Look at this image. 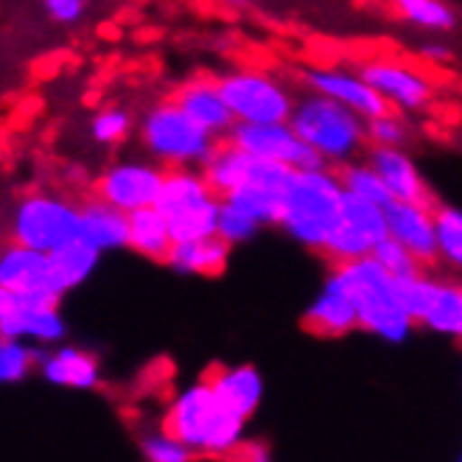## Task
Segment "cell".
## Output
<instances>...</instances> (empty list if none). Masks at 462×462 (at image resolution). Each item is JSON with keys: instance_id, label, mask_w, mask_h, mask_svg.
Here are the masks:
<instances>
[{"instance_id": "cell-1", "label": "cell", "mask_w": 462, "mask_h": 462, "mask_svg": "<svg viewBox=\"0 0 462 462\" xmlns=\"http://www.w3.org/2000/svg\"><path fill=\"white\" fill-rule=\"evenodd\" d=\"M345 185L334 166L291 169L283 185V233L306 250L325 253L339 222Z\"/></svg>"}, {"instance_id": "cell-2", "label": "cell", "mask_w": 462, "mask_h": 462, "mask_svg": "<svg viewBox=\"0 0 462 462\" xmlns=\"http://www.w3.org/2000/svg\"><path fill=\"white\" fill-rule=\"evenodd\" d=\"M244 426L247 420L233 415L227 406L216 398L208 375L188 384L169 403L162 429L171 431L194 454L205 457H227L241 448Z\"/></svg>"}, {"instance_id": "cell-3", "label": "cell", "mask_w": 462, "mask_h": 462, "mask_svg": "<svg viewBox=\"0 0 462 462\" xmlns=\"http://www.w3.org/2000/svg\"><path fill=\"white\" fill-rule=\"evenodd\" d=\"M342 278L347 294L353 297L359 311V328L384 339L390 345H401L412 337L415 319L406 314L401 297H398V281L393 272H387L373 255L342 261L334 266Z\"/></svg>"}, {"instance_id": "cell-4", "label": "cell", "mask_w": 462, "mask_h": 462, "mask_svg": "<svg viewBox=\"0 0 462 462\" xmlns=\"http://www.w3.org/2000/svg\"><path fill=\"white\" fill-rule=\"evenodd\" d=\"M138 141L162 169H202L222 141L205 132L174 98L149 104L138 118Z\"/></svg>"}, {"instance_id": "cell-5", "label": "cell", "mask_w": 462, "mask_h": 462, "mask_svg": "<svg viewBox=\"0 0 462 462\" xmlns=\"http://www.w3.org/2000/svg\"><path fill=\"white\" fill-rule=\"evenodd\" d=\"M289 124L328 166L342 169L367 146V121L345 104L314 90H306L294 101Z\"/></svg>"}, {"instance_id": "cell-6", "label": "cell", "mask_w": 462, "mask_h": 462, "mask_svg": "<svg viewBox=\"0 0 462 462\" xmlns=\"http://www.w3.org/2000/svg\"><path fill=\"white\" fill-rule=\"evenodd\" d=\"M79 225L81 205L51 191L20 194L6 213L9 241L40 253H57L68 241L79 238Z\"/></svg>"}, {"instance_id": "cell-7", "label": "cell", "mask_w": 462, "mask_h": 462, "mask_svg": "<svg viewBox=\"0 0 462 462\" xmlns=\"http://www.w3.org/2000/svg\"><path fill=\"white\" fill-rule=\"evenodd\" d=\"M154 208L169 219L174 241H199L219 233L222 197L208 185L202 169H169Z\"/></svg>"}, {"instance_id": "cell-8", "label": "cell", "mask_w": 462, "mask_h": 462, "mask_svg": "<svg viewBox=\"0 0 462 462\" xmlns=\"http://www.w3.org/2000/svg\"><path fill=\"white\" fill-rule=\"evenodd\" d=\"M68 294L51 253H40L9 241L0 253V306L34 309L60 306Z\"/></svg>"}, {"instance_id": "cell-9", "label": "cell", "mask_w": 462, "mask_h": 462, "mask_svg": "<svg viewBox=\"0 0 462 462\" xmlns=\"http://www.w3.org/2000/svg\"><path fill=\"white\" fill-rule=\"evenodd\" d=\"M216 79L236 124H283L291 118L297 98L278 76L261 68H233Z\"/></svg>"}, {"instance_id": "cell-10", "label": "cell", "mask_w": 462, "mask_h": 462, "mask_svg": "<svg viewBox=\"0 0 462 462\" xmlns=\"http://www.w3.org/2000/svg\"><path fill=\"white\" fill-rule=\"evenodd\" d=\"M169 169L152 157H121L110 162L96 180V197L121 208L124 213L154 208Z\"/></svg>"}, {"instance_id": "cell-11", "label": "cell", "mask_w": 462, "mask_h": 462, "mask_svg": "<svg viewBox=\"0 0 462 462\" xmlns=\"http://www.w3.org/2000/svg\"><path fill=\"white\" fill-rule=\"evenodd\" d=\"M387 236V208L345 191L339 222L331 233L328 247H325V255L334 263L367 258L373 255L375 244L384 241Z\"/></svg>"}, {"instance_id": "cell-12", "label": "cell", "mask_w": 462, "mask_h": 462, "mask_svg": "<svg viewBox=\"0 0 462 462\" xmlns=\"http://www.w3.org/2000/svg\"><path fill=\"white\" fill-rule=\"evenodd\" d=\"M202 174L208 185L219 197L233 194L241 185H269V188H283L291 169L275 160L253 157L247 152H241L230 141H222L210 154V160L202 166Z\"/></svg>"}, {"instance_id": "cell-13", "label": "cell", "mask_w": 462, "mask_h": 462, "mask_svg": "<svg viewBox=\"0 0 462 462\" xmlns=\"http://www.w3.org/2000/svg\"><path fill=\"white\" fill-rule=\"evenodd\" d=\"M225 141L238 146L253 157L275 160L289 169H319L328 166L300 134L291 129L289 121L283 124H236Z\"/></svg>"}, {"instance_id": "cell-14", "label": "cell", "mask_w": 462, "mask_h": 462, "mask_svg": "<svg viewBox=\"0 0 462 462\" xmlns=\"http://www.w3.org/2000/svg\"><path fill=\"white\" fill-rule=\"evenodd\" d=\"M359 73L398 113H418L434 96V81L415 65L401 60H370L359 68Z\"/></svg>"}, {"instance_id": "cell-15", "label": "cell", "mask_w": 462, "mask_h": 462, "mask_svg": "<svg viewBox=\"0 0 462 462\" xmlns=\"http://www.w3.org/2000/svg\"><path fill=\"white\" fill-rule=\"evenodd\" d=\"M303 81L306 88L328 96L339 104H345L347 110L359 113L365 121L384 116L393 106L375 93V88L359 73V70H347V68H328V65H314L303 70Z\"/></svg>"}, {"instance_id": "cell-16", "label": "cell", "mask_w": 462, "mask_h": 462, "mask_svg": "<svg viewBox=\"0 0 462 462\" xmlns=\"http://www.w3.org/2000/svg\"><path fill=\"white\" fill-rule=\"evenodd\" d=\"M387 233L410 250L420 266L438 263V225H434L431 202H403L387 205Z\"/></svg>"}, {"instance_id": "cell-17", "label": "cell", "mask_w": 462, "mask_h": 462, "mask_svg": "<svg viewBox=\"0 0 462 462\" xmlns=\"http://www.w3.org/2000/svg\"><path fill=\"white\" fill-rule=\"evenodd\" d=\"M182 110L191 116L205 132H210L213 138L225 141L230 129L236 126V116L230 110V104L219 88V79L210 76H191L188 81L174 90L171 96Z\"/></svg>"}, {"instance_id": "cell-18", "label": "cell", "mask_w": 462, "mask_h": 462, "mask_svg": "<svg viewBox=\"0 0 462 462\" xmlns=\"http://www.w3.org/2000/svg\"><path fill=\"white\" fill-rule=\"evenodd\" d=\"M303 325L311 334H319V337H345L359 328L356 303H353V297L347 294L342 278L337 275V269H331L328 275H325L322 289L317 291V297L303 314Z\"/></svg>"}, {"instance_id": "cell-19", "label": "cell", "mask_w": 462, "mask_h": 462, "mask_svg": "<svg viewBox=\"0 0 462 462\" xmlns=\"http://www.w3.org/2000/svg\"><path fill=\"white\" fill-rule=\"evenodd\" d=\"M365 160L378 171V177L384 180L390 188V194L403 202H431L429 185L418 169V162L406 149L395 146H370Z\"/></svg>"}, {"instance_id": "cell-20", "label": "cell", "mask_w": 462, "mask_h": 462, "mask_svg": "<svg viewBox=\"0 0 462 462\" xmlns=\"http://www.w3.org/2000/svg\"><path fill=\"white\" fill-rule=\"evenodd\" d=\"M40 375L53 387H70V390H96L101 384V367L93 353L60 345L51 350L37 353Z\"/></svg>"}, {"instance_id": "cell-21", "label": "cell", "mask_w": 462, "mask_h": 462, "mask_svg": "<svg viewBox=\"0 0 462 462\" xmlns=\"http://www.w3.org/2000/svg\"><path fill=\"white\" fill-rule=\"evenodd\" d=\"M68 334L60 306L14 309L0 306V339H25L32 345H60Z\"/></svg>"}, {"instance_id": "cell-22", "label": "cell", "mask_w": 462, "mask_h": 462, "mask_svg": "<svg viewBox=\"0 0 462 462\" xmlns=\"http://www.w3.org/2000/svg\"><path fill=\"white\" fill-rule=\"evenodd\" d=\"M208 382L227 410L244 420H250L263 398V378L253 365H236V367H219L208 375Z\"/></svg>"}, {"instance_id": "cell-23", "label": "cell", "mask_w": 462, "mask_h": 462, "mask_svg": "<svg viewBox=\"0 0 462 462\" xmlns=\"http://www.w3.org/2000/svg\"><path fill=\"white\" fill-rule=\"evenodd\" d=\"M79 238L98 253H116L129 247V213L121 208L104 202V199H88L81 205V225H79Z\"/></svg>"}, {"instance_id": "cell-24", "label": "cell", "mask_w": 462, "mask_h": 462, "mask_svg": "<svg viewBox=\"0 0 462 462\" xmlns=\"http://www.w3.org/2000/svg\"><path fill=\"white\" fill-rule=\"evenodd\" d=\"M233 253V244L222 236H210L199 241H174L169 258L162 261L177 275H222Z\"/></svg>"}, {"instance_id": "cell-25", "label": "cell", "mask_w": 462, "mask_h": 462, "mask_svg": "<svg viewBox=\"0 0 462 462\" xmlns=\"http://www.w3.org/2000/svg\"><path fill=\"white\" fill-rule=\"evenodd\" d=\"M174 247L169 219L157 208H141L129 213V250L149 261H166Z\"/></svg>"}, {"instance_id": "cell-26", "label": "cell", "mask_w": 462, "mask_h": 462, "mask_svg": "<svg viewBox=\"0 0 462 462\" xmlns=\"http://www.w3.org/2000/svg\"><path fill=\"white\" fill-rule=\"evenodd\" d=\"M418 325H423L426 331L438 334V337L462 342V281L438 278L431 303Z\"/></svg>"}, {"instance_id": "cell-27", "label": "cell", "mask_w": 462, "mask_h": 462, "mask_svg": "<svg viewBox=\"0 0 462 462\" xmlns=\"http://www.w3.org/2000/svg\"><path fill=\"white\" fill-rule=\"evenodd\" d=\"M390 4L403 23L429 34L454 32L459 23L454 6L446 4V0H390Z\"/></svg>"}, {"instance_id": "cell-28", "label": "cell", "mask_w": 462, "mask_h": 462, "mask_svg": "<svg viewBox=\"0 0 462 462\" xmlns=\"http://www.w3.org/2000/svg\"><path fill=\"white\" fill-rule=\"evenodd\" d=\"M101 255L93 244H88L85 238H73L68 241L65 247H60L57 253H51L53 263H57V272H60V278L62 283L70 289H79L81 283H88L93 278V272L98 269L101 263Z\"/></svg>"}, {"instance_id": "cell-29", "label": "cell", "mask_w": 462, "mask_h": 462, "mask_svg": "<svg viewBox=\"0 0 462 462\" xmlns=\"http://www.w3.org/2000/svg\"><path fill=\"white\" fill-rule=\"evenodd\" d=\"M225 202L236 205L247 216H253L255 222L263 227L281 225L283 216V188H269V185H241L233 194L222 197Z\"/></svg>"}, {"instance_id": "cell-30", "label": "cell", "mask_w": 462, "mask_h": 462, "mask_svg": "<svg viewBox=\"0 0 462 462\" xmlns=\"http://www.w3.org/2000/svg\"><path fill=\"white\" fill-rule=\"evenodd\" d=\"M434 225H438V263L454 275H462V208L438 205Z\"/></svg>"}, {"instance_id": "cell-31", "label": "cell", "mask_w": 462, "mask_h": 462, "mask_svg": "<svg viewBox=\"0 0 462 462\" xmlns=\"http://www.w3.org/2000/svg\"><path fill=\"white\" fill-rule=\"evenodd\" d=\"M339 177H342V185L345 191L359 197V199H367V202H375L387 208L395 197L390 194V188L384 185V180L378 177V171L370 166L367 160H350L339 169Z\"/></svg>"}, {"instance_id": "cell-32", "label": "cell", "mask_w": 462, "mask_h": 462, "mask_svg": "<svg viewBox=\"0 0 462 462\" xmlns=\"http://www.w3.org/2000/svg\"><path fill=\"white\" fill-rule=\"evenodd\" d=\"M132 134V116L124 106H104L88 124V138L98 146H118Z\"/></svg>"}, {"instance_id": "cell-33", "label": "cell", "mask_w": 462, "mask_h": 462, "mask_svg": "<svg viewBox=\"0 0 462 462\" xmlns=\"http://www.w3.org/2000/svg\"><path fill=\"white\" fill-rule=\"evenodd\" d=\"M37 353H40V347H34L25 339L0 342V382L4 384L23 382V378L37 367Z\"/></svg>"}, {"instance_id": "cell-34", "label": "cell", "mask_w": 462, "mask_h": 462, "mask_svg": "<svg viewBox=\"0 0 462 462\" xmlns=\"http://www.w3.org/2000/svg\"><path fill=\"white\" fill-rule=\"evenodd\" d=\"M398 281V297L415 322H420V317L426 314L429 303H431V294H434V286H438V278L429 275L426 269H418L412 275H403V278H395Z\"/></svg>"}, {"instance_id": "cell-35", "label": "cell", "mask_w": 462, "mask_h": 462, "mask_svg": "<svg viewBox=\"0 0 462 462\" xmlns=\"http://www.w3.org/2000/svg\"><path fill=\"white\" fill-rule=\"evenodd\" d=\"M412 141V129L403 121L401 113L387 110L384 116H375L367 121V143L370 146H395L406 149V143Z\"/></svg>"}, {"instance_id": "cell-36", "label": "cell", "mask_w": 462, "mask_h": 462, "mask_svg": "<svg viewBox=\"0 0 462 462\" xmlns=\"http://www.w3.org/2000/svg\"><path fill=\"white\" fill-rule=\"evenodd\" d=\"M141 451L146 457V462H191L194 451L188 448L182 440H177L171 431L157 429V431H146L141 438Z\"/></svg>"}, {"instance_id": "cell-37", "label": "cell", "mask_w": 462, "mask_h": 462, "mask_svg": "<svg viewBox=\"0 0 462 462\" xmlns=\"http://www.w3.org/2000/svg\"><path fill=\"white\" fill-rule=\"evenodd\" d=\"M261 222H255L253 216H247L244 210H238L236 205L222 199V213H219V233L227 244L233 247H241V244H250L258 233H261Z\"/></svg>"}, {"instance_id": "cell-38", "label": "cell", "mask_w": 462, "mask_h": 462, "mask_svg": "<svg viewBox=\"0 0 462 462\" xmlns=\"http://www.w3.org/2000/svg\"><path fill=\"white\" fill-rule=\"evenodd\" d=\"M373 258L382 263L387 272H393L395 278H403V275H412V272L418 269H426L418 263V258L403 247L401 241H395L393 236H387L384 241H378L375 244V250H373Z\"/></svg>"}, {"instance_id": "cell-39", "label": "cell", "mask_w": 462, "mask_h": 462, "mask_svg": "<svg viewBox=\"0 0 462 462\" xmlns=\"http://www.w3.org/2000/svg\"><path fill=\"white\" fill-rule=\"evenodd\" d=\"M40 4H42V12L48 14V20L60 23V25H73L88 12V0H40Z\"/></svg>"}, {"instance_id": "cell-40", "label": "cell", "mask_w": 462, "mask_h": 462, "mask_svg": "<svg viewBox=\"0 0 462 462\" xmlns=\"http://www.w3.org/2000/svg\"><path fill=\"white\" fill-rule=\"evenodd\" d=\"M420 60L429 65H446L451 60V51L443 42H423L420 45Z\"/></svg>"}, {"instance_id": "cell-41", "label": "cell", "mask_w": 462, "mask_h": 462, "mask_svg": "<svg viewBox=\"0 0 462 462\" xmlns=\"http://www.w3.org/2000/svg\"><path fill=\"white\" fill-rule=\"evenodd\" d=\"M238 462H269V451L266 446H244L238 448Z\"/></svg>"}, {"instance_id": "cell-42", "label": "cell", "mask_w": 462, "mask_h": 462, "mask_svg": "<svg viewBox=\"0 0 462 462\" xmlns=\"http://www.w3.org/2000/svg\"><path fill=\"white\" fill-rule=\"evenodd\" d=\"M222 6H227V9H233V12H238V9H247L253 0H219Z\"/></svg>"}, {"instance_id": "cell-43", "label": "cell", "mask_w": 462, "mask_h": 462, "mask_svg": "<svg viewBox=\"0 0 462 462\" xmlns=\"http://www.w3.org/2000/svg\"><path fill=\"white\" fill-rule=\"evenodd\" d=\"M459 462H462V457H459Z\"/></svg>"}]
</instances>
